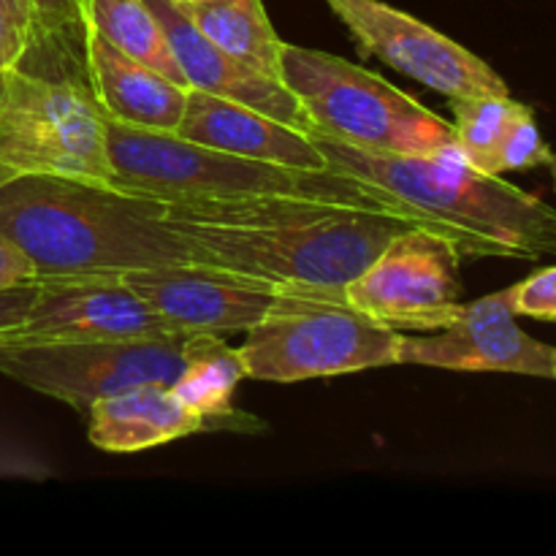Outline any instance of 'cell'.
I'll return each instance as SVG.
<instances>
[{"instance_id": "1", "label": "cell", "mask_w": 556, "mask_h": 556, "mask_svg": "<svg viewBox=\"0 0 556 556\" xmlns=\"http://www.w3.org/2000/svg\"><path fill=\"white\" fill-rule=\"evenodd\" d=\"M155 201L166 226L193 244L199 264L237 269L282 286L345 288L391 239L410 228L443 233L462 255H470L465 239L432 217L293 195Z\"/></svg>"}, {"instance_id": "2", "label": "cell", "mask_w": 556, "mask_h": 556, "mask_svg": "<svg viewBox=\"0 0 556 556\" xmlns=\"http://www.w3.org/2000/svg\"><path fill=\"white\" fill-rule=\"evenodd\" d=\"M0 233L27 255L36 280L199 264L152 195L98 179H9L0 185Z\"/></svg>"}, {"instance_id": "3", "label": "cell", "mask_w": 556, "mask_h": 556, "mask_svg": "<svg viewBox=\"0 0 556 556\" xmlns=\"http://www.w3.org/2000/svg\"><path fill=\"white\" fill-rule=\"evenodd\" d=\"M331 168L369 179L405 204L448 223L465 237L470 258L538 261L556 255V210L516 188L503 174L478 172L459 150L434 155L375 152L309 134Z\"/></svg>"}, {"instance_id": "4", "label": "cell", "mask_w": 556, "mask_h": 556, "mask_svg": "<svg viewBox=\"0 0 556 556\" xmlns=\"http://www.w3.org/2000/svg\"><path fill=\"white\" fill-rule=\"evenodd\" d=\"M106 150L109 163H112V182L125 190H134V193L152 195V199L293 195V199L331 201V204L362 206V210L432 217L356 174L337 172L331 166L299 168L255 161V157L195 144L177 134L130 128V125L114 123V119L106 123Z\"/></svg>"}, {"instance_id": "5", "label": "cell", "mask_w": 556, "mask_h": 556, "mask_svg": "<svg viewBox=\"0 0 556 556\" xmlns=\"http://www.w3.org/2000/svg\"><path fill=\"white\" fill-rule=\"evenodd\" d=\"M79 36L33 38L20 65L0 74V185L27 174L112 182L106 114L71 71L68 47Z\"/></svg>"}, {"instance_id": "6", "label": "cell", "mask_w": 556, "mask_h": 556, "mask_svg": "<svg viewBox=\"0 0 556 556\" xmlns=\"http://www.w3.org/2000/svg\"><path fill=\"white\" fill-rule=\"evenodd\" d=\"M402 334L353 307L342 288L282 286L275 307L244 331V372L299 383L400 364Z\"/></svg>"}, {"instance_id": "7", "label": "cell", "mask_w": 556, "mask_h": 556, "mask_svg": "<svg viewBox=\"0 0 556 556\" xmlns=\"http://www.w3.org/2000/svg\"><path fill=\"white\" fill-rule=\"evenodd\" d=\"M280 79L307 109L315 130L353 147L396 155L459 150L448 119L337 54L282 43Z\"/></svg>"}, {"instance_id": "8", "label": "cell", "mask_w": 556, "mask_h": 556, "mask_svg": "<svg viewBox=\"0 0 556 556\" xmlns=\"http://www.w3.org/2000/svg\"><path fill=\"white\" fill-rule=\"evenodd\" d=\"M195 334L134 337V340L43 342L0 348V375L27 389L87 410L141 383L174 386Z\"/></svg>"}, {"instance_id": "9", "label": "cell", "mask_w": 556, "mask_h": 556, "mask_svg": "<svg viewBox=\"0 0 556 556\" xmlns=\"http://www.w3.org/2000/svg\"><path fill=\"white\" fill-rule=\"evenodd\" d=\"M459 248L427 228H410L353 277L342 293L356 309L391 329L434 331L456 318Z\"/></svg>"}, {"instance_id": "10", "label": "cell", "mask_w": 556, "mask_h": 556, "mask_svg": "<svg viewBox=\"0 0 556 556\" xmlns=\"http://www.w3.org/2000/svg\"><path fill=\"white\" fill-rule=\"evenodd\" d=\"M364 54L448 98L510 96L503 76L445 33L383 0H324Z\"/></svg>"}, {"instance_id": "11", "label": "cell", "mask_w": 556, "mask_h": 556, "mask_svg": "<svg viewBox=\"0 0 556 556\" xmlns=\"http://www.w3.org/2000/svg\"><path fill=\"white\" fill-rule=\"evenodd\" d=\"M179 334L152 313L119 275H74L38 280L36 299L25 318L0 334L3 345L43 342L134 340Z\"/></svg>"}, {"instance_id": "12", "label": "cell", "mask_w": 556, "mask_h": 556, "mask_svg": "<svg viewBox=\"0 0 556 556\" xmlns=\"http://www.w3.org/2000/svg\"><path fill=\"white\" fill-rule=\"evenodd\" d=\"M119 277L152 313L188 334L248 331L282 291V282L210 264L152 266Z\"/></svg>"}, {"instance_id": "13", "label": "cell", "mask_w": 556, "mask_h": 556, "mask_svg": "<svg viewBox=\"0 0 556 556\" xmlns=\"http://www.w3.org/2000/svg\"><path fill=\"white\" fill-rule=\"evenodd\" d=\"M400 364L554 380V348L516 324L510 288L462 304L456 318L443 329L424 337L402 334Z\"/></svg>"}, {"instance_id": "14", "label": "cell", "mask_w": 556, "mask_h": 556, "mask_svg": "<svg viewBox=\"0 0 556 556\" xmlns=\"http://www.w3.org/2000/svg\"><path fill=\"white\" fill-rule=\"evenodd\" d=\"M147 3L161 22L163 33L174 49V58L182 68L185 85L190 90L242 103V106L269 114L280 123L293 125L304 134H313L315 123L309 119L302 101L288 90L286 81L264 74V71L253 68V65L242 63L239 58L215 47L210 38L195 30L193 22L179 11L174 0H147Z\"/></svg>"}, {"instance_id": "15", "label": "cell", "mask_w": 556, "mask_h": 556, "mask_svg": "<svg viewBox=\"0 0 556 556\" xmlns=\"http://www.w3.org/2000/svg\"><path fill=\"white\" fill-rule=\"evenodd\" d=\"M174 134L195 144L255 157V161L299 168H329V161L309 134L280 123L269 114L201 90L188 92L185 114Z\"/></svg>"}, {"instance_id": "16", "label": "cell", "mask_w": 556, "mask_h": 556, "mask_svg": "<svg viewBox=\"0 0 556 556\" xmlns=\"http://www.w3.org/2000/svg\"><path fill=\"white\" fill-rule=\"evenodd\" d=\"M85 68L106 119L141 130H177L190 87L128 58L90 27H85Z\"/></svg>"}, {"instance_id": "17", "label": "cell", "mask_w": 556, "mask_h": 556, "mask_svg": "<svg viewBox=\"0 0 556 556\" xmlns=\"http://www.w3.org/2000/svg\"><path fill=\"white\" fill-rule=\"evenodd\" d=\"M87 416V438L106 454H136L188 434L215 432L212 424L185 405L166 383H141L92 402Z\"/></svg>"}, {"instance_id": "18", "label": "cell", "mask_w": 556, "mask_h": 556, "mask_svg": "<svg viewBox=\"0 0 556 556\" xmlns=\"http://www.w3.org/2000/svg\"><path fill=\"white\" fill-rule=\"evenodd\" d=\"M248 378L239 348L228 345L226 334H195L185 353V367L172 391L212 424L215 432H255L258 421L233 407V391Z\"/></svg>"}, {"instance_id": "19", "label": "cell", "mask_w": 556, "mask_h": 556, "mask_svg": "<svg viewBox=\"0 0 556 556\" xmlns=\"http://www.w3.org/2000/svg\"><path fill=\"white\" fill-rule=\"evenodd\" d=\"M195 30L223 52L280 79V36L261 0H174Z\"/></svg>"}, {"instance_id": "20", "label": "cell", "mask_w": 556, "mask_h": 556, "mask_svg": "<svg viewBox=\"0 0 556 556\" xmlns=\"http://www.w3.org/2000/svg\"><path fill=\"white\" fill-rule=\"evenodd\" d=\"M85 27L128 58L150 65L177 85H185L172 43L147 0H87Z\"/></svg>"}, {"instance_id": "21", "label": "cell", "mask_w": 556, "mask_h": 556, "mask_svg": "<svg viewBox=\"0 0 556 556\" xmlns=\"http://www.w3.org/2000/svg\"><path fill=\"white\" fill-rule=\"evenodd\" d=\"M525 103L510 96L451 98L456 147L478 172L497 174V155L510 125L525 112Z\"/></svg>"}, {"instance_id": "22", "label": "cell", "mask_w": 556, "mask_h": 556, "mask_svg": "<svg viewBox=\"0 0 556 556\" xmlns=\"http://www.w3.org/2000/svg\"><path fill=\"white\" fill-rule=\"evenodd\" d=\"M548 166L556 177V155L552 147L543 141L541 130H538L535 114L527 106L519 114L514 125H510L508 136H505L503 147L497 155V174L505 172H527V168Z\"/></svg>"}, {"instance_id": "23", "label": "cell", "mask_w": 556, "mask_h": 556, "mask_svg": "<svg viewBox=\"0 0 556 556\" xmlns=\"http://www.w3.org/2000/svg\"><path fill=\"white\" fill-rule=\"evenodd\" d=\"M36 38L33 0H0V74L22 63Z\"/></svg>"}, {"instance_id": "24", "label": "cell", "mask_w": 556, "mask_h": 556, "mask_svg": "<svg viewBox=\"0 0 556 556\" xmlns=\"http://www.w3.org/2000/svg\"><path fill=\"white\" fill-rule=\"evenodd\" d=\"M510 307L516 315L556 324V266L535 271L510 286Z\"/></svg>"}, {"instance_id": "25", "label": "cell", "mask_w": 556, "mask_h": 556, "mask_svg": "<svg viewBox=\"0 0 556 556\" xmlns=\"http://www.w3.org/2000/svg\"><path fill=\"white\" fill-rule=\"evenodd\" d=\"M87 0H33L36 11V38L79 36L85 30Z\"/></svg>"}, {"instance_id": "26", "label": "cell", "mask_w": 556, "mask_h": 556, "mask_svg": "<svg viewBox=\"0 0 556 556\" xmlns=\"http://www.w3.org/2000/svg\"><path fill=\"white\" fill-rule=\"evenodd\" d=\"M36 280V269L11 239L0 233V288L25 286Z\"/></svg>"}, {"instance_id": "27", "label": "cell", "mask_w": 556, "mask_h": 556, "mask_svg": "<svg viewBox=\"0 0 556 556\" xmlns=\"http://www.w3.org/2000/svg\"><path fill=\"white\" fill-rule=\"evenodd\" d=\"M36 291H38V280L25 282V286L0 288V334L25 318L33 299H36Z\"/></svg>"}, {"instance_id": "28", "label": "cell", "mask_w": 556, "mask_h": 556, "mask_svg": "<svg viewBox=\"0 0 556 556\" xmlns=\"http://www.w3.org/2000/svg\"><path fill=\"white\" fill-rule=\"evenodd\" d=\"M554 380H556V348H554Z\"/></svg>"}, {"instance_id": "29", "label": "cell", "mask_w": 556, "mask_h": 556, "mask_svg": "<svg viewBox=\"0 0 556 556\" xmlns=\"http://www.w3.org/2000/svg\"><path fill=\"white\" fill-rule=\"evenodd\" d=\"M554 179H556V177H554Z\"/></svg>"}]
</instances>
